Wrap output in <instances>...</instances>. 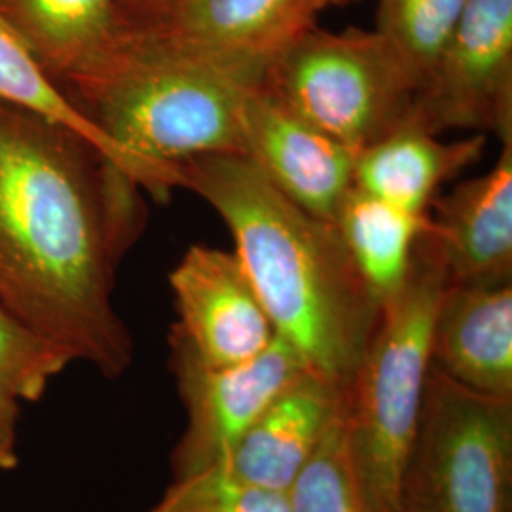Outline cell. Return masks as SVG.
<instances>
[{
    "label": "cell",
    "mask_w": 512,
    "mask_h": 512,
    "mask_svg": "<svg viewBox=\"0 0 512 512\" xmlns=\"http://www.w3.org/2000/svg\"><path fill=\"white\" fill-rule=\"evenodd\" d=\"M139 190L71 129L0 101V304L105 378L133 363L112 293Z\"/></svg>",
    "instance_id": "obj_1"
},
{
    "label": "cell",
    "mask_w": 512,
    "mask_h": 512,
    "mask_svg": "<svg viewBox=\"0 0 512 512\" xmlns=\"http://www.w3.org/2000/svg\"><path fill=\"white\" fill-rule=\"evenodd\" d=\"M179 169L183 188L228 226L275 336L308 372L344 389L378 323L380 302L336 226L283 196L245 156H198Z\"/></svg>",
    "instance_id": "obj_2"
},
{
    "label": "cell",
    "mask_w": 512,
    "mask_h": 512,
    "mask_svg": "<svg viewBox=\"0 0 512 512\" xmlns=\"http://www.w3.org/2000/svg\"><path fill=\"white\" fill-rule=\"evenodd\" d=\"M253 84L260 82L147 31L114 29L61 86L131 158L183 188L186 160L243 156L239 109Z\"/></svg>",
    "instance_id": "obj_3"
},
{
    "label": "cell",
    "mask_w": 512,
    "mask_h": 512,
    "mask_svg": "<svg viewBox=\"0 0 512 512\" xmlns=\"http://www.w3.org/2000/svg\"><path fill=\"white\" fill-rule=\"evenodd\" d=\"M448 283L416 243L403 287L380 306L344 387V423L366 490L380 512H401V482L431 368L433 329Z\"/></svg>",
    "instance_id": "obj_4"
},
{
    "label": "cell",
    "mask_w": 512,
    "mask_h": 512,
    "mask_svg": "<svg viewBox=\"0 0 512 512\" xmlns=\"http://www.w3.org/2000/svg\"><path fill=\"white\" fill-rule=\"evenodd\" d=\"M260 86L357 154L412 118L421 82L376 29L311 27L275 55Z\"/></svg>",
    "instance_id": "obj_5"
},
{
    "label": "cell",
    "mask_w": 512,
    "mask_h": 512,
    "mask_svg": "<svg viewBox=\"0 0 512 512\" xmlns=\"http://www.w3.org/2000/svg\"><path fill=\"white\" fill-rule=\"evenodd\" d=\"M401 512H512V399L473 391L431 363Z\"/></svg>",
    "instance_id": "obj_6"
},
{
    "label": "cell",
    "mask_w": 512,
    "mask_h": 512,
    "mask_svg": "<svg viewBox=\"0 0 512 512\" xmlns=\"http://www.w3.org/2000/svg\"><path fill=\"white\" fill-rule=\"evenodd\" d=\"M169 365L186 412L171 454L173 478L222 467L264 408L308 368L281 338L253 359L213 366L169 338Z\"/></svg>",
    "instance_id": "obj_7"
},
{
    "label": "cell",
    "mask_w": 512,
    "mask_h": 512,
    "mask_svg": "<svg viewBox=\"0 0 512 512\" xmlns=\"http://www.w3.org/2000/svg\"><path fill=\"white\" fill-rule=\"evenodd\" d=\"M420 126L512 139V0H467L414 101Z\"/></svg>",
    "instance_id": "obj_8"
},
{
    "label": "cell",
    "mask_w": 512,
    "mask_h": 512,
    "mask_svg": "<svg viewBox=\"0 0 512 512\" xmlns=\"http://www.w3.org/2000/svg\"><path fill=\"white\" fill-rule=\"evenodd\" d=\"M317 14L311 0H164L148 18L116 29L147 31L262 82L275 55L311 29Z\"/></svg>",
    "instance_id": "obj_9"
},
{
    "label": "cell",
    "mask_w": 512,
    "mask_h": 512,
    "mask_svg": "<svg viewBox=\"0 0 512 512\" xmlns=\"http://www.w3.org/2000/svg\"><path fill=\"white\" fill-rule=\"evenodd\" d=\"M177 323L169 338L207 365H236L256 357L275 338L238 256L192 245L169 274Z\"/></svg>",
    "instance_id": "obj_10"
},
{
    "label": "cell",
    "mask_w": 512,
    "mask_h": 512,
    "mask_svg": "<svg viewBox=\"0 0 512 512\" xmlns=\"http://www.w3.org/2000/svg\"><path fill=\"white\" fill-rule=\"evenodd\" d=\"M243 156L287 196L319 219H334L353 186L355 152L287 109L260 84L241 95Z\"/></svg>",
    "instance_id": "obj_11"
},
{
    "label": "cell",
    "mask_w": 512,
    "mask_h": 512,
    "mask_svg": "<svg viewBox=\"0 0 512 512\" xmlns=\"http://www.w3.org/2000/svg\"><path fill=\"white\" fill-rule=\"evenodd\" d=\"M433 215L421 232L448 287L511 283L512 139L503 141L494 167L433 200Z\"/></svg>",
    "instance_id": "obj_12"
},
{
    "label": "cell",
    "mask_w": 512,
    "mask_h": 512,
    "mask_svg": "<svg viewBox=\"0 0 512 512\" xmlns=\"http://www.w3.org/2000/svg\"><path fill=\"white\" fill-rule=\"evenodd\" d=\"M342 408L340 385L304 372L264 408L222 467L256 486L289 494Z\"/></svg>",
    "instance_id": "obj_13"
},
{
    "label": "cell",
    "mask_w": 512,
    "mask_h": 512,
    "mask_svg": "<svg viewBox=\"0 0 512 512\" xmlns=\"http://www.w3.org/2000/svg\"><path fill=\"white\" fill-rule=\"evenodd\" d=\"M431 361L458 384L512 399V283L446 287Z\"/></svg>",
    "instance_id": "obj_14"
},
{
    "label": "cell",
    "mask_w": 512,
    "mask_h": 512,
    "mask_svg": "<svg viewBox=\"0 0 512 512\" xmlns=\"http://www.w3.org/2000/svg\"><path fill=\"white\" fill-rule=\"evenodd\" d=\"M486 135L442 143L416 120L389 131L355 154L353 184L368 194L414 215H429L442 184L475 164Z\"/></svg>",
    "instance_id": "obj_15"
},
{
    "label": "cell",
    "mask_w": 512,
    "mask_h": 512,
    "mask_svg": "<svg viewBox=\"0 0 512 512\" xmlns=\"http://www.w3.org/2000/svg\"><path fill=\"white\" fill-rule=\"evenodd\" d=\"M0 101L29 110L61 128L71 129L120 167L141 190L156 200H167L173 188L167 177L131 158L109 135L92 122L61 86L42 69L16 27L0 12Z\"/></svg>",
    "instance_id": "obj_16"
},
{
    "label": "cell",
    "mask_w": 512,
    "mask_h": 512,
    "mask_svg": "<svg viewBox=\"0 0 512 512\" xmlns=\"http://www.w3.org/2000/svg\"><path fill=\"white\" fill-rule=\"evenodd\" d=\"M427 219L429 215L408 213L355 184L340 203L332 224L380 306L403 287Z\"/></svg>",
    "instance_id": "obj_17"
},
{
    "label": "cell",
    "mask_w": 512,
    "mask_h": 512,
    "mask_svg": "<svg viewBox=\"0 0 512 512\" xmlns=\"http://www.w3.org/2000/svg\"><path fill=\"white\" fill-rule=\"evenodd\" d=\"M114 4L116 0H0V12L61 86L109 40Z\"/></svg>",
    "instance_id": "obj_18"
},
{
    "label": "cell",
    "mask_w": 512,
    "mask_h": 512,
    "mask_svg": "<svg viewBox=\"0 0 512 512\" xmlns=\"http://www.w3.org/2000/svg\"><path fill=\"white\" fill-rule=\"evenodd\" d=\"M289 503L291 512H380L353 456L344 408L327 439L294 480Z\"/></svg>",
    "instance_id": "obj_19"
},
{
    "label": "cell",
    "mask_w": 512,
    "mask_h": 512,
    "mask_svg": "<svg viewBox=\"0 0 512 512\" xmlns=\"http://www.w3.org/2000/svg\"><path fill=\"white\" fill-rule=\"evenodd\" d=\"M465 2L467 0H378L376 31L397 50L423 84Z\"/></svg>",
    "instance_id": "obj_20"
},
{
    "label": "cell",
    "mask_w": 512,
    "mask_h": 512,
    "mask_svg": "<svg viewBox=\"0 0 512 512\" xmlns=\"http://www.w3.org/2000/svg\"><path fill=\"white\" fill-rule=\"evenodd\" d=\"M74 363L69 351L0 304V387L19 403H37Z\"/></svg>",
    "instance_id": "obj_21"
},
{
    "label": "cell",
    "mask_w": 512,
    "mask_h": 512,
    "mask_svg": "<svg viewBox=\"0 0 512 512\" xmlns=\"http://www.w3.org/2000/svg\"><path fill=\"white\" fill-rule=\"evenodd\" d=\"M148 512H291L289 494L256 486L224 467L173 478Z\"/></svg>",
    "instance_id": "obj_22"
},
{
    "label": "cell",
    "mask_w": 512,
    "mask_h": 512,
    "mask_svg": "<svg viewBox=\"0 0 512 512\" xmlns=\"http://www.w3.org/2000/svg\"><path fill=\"white\" fill-rule=\"evenodd\" d=\"M19 401L0 387V473L18 467Z\"/></svg>",
    "instance_id": "obj_23"
},
{
    "label": "cell",
    "mask_w": 512,
    "mask_h": 512,
    "mask_svg": "<svg viewBox=\"0 0 512 512\" xmlns=\"http://www.w3.org/2000/svg\"><path fill=\"white\" fill-rule=\"evenodd\" d=\"M162 2L164 0H116V4H114V29L143 21Z\"/></svg>",
    "instance_id": "obj_24"
},
{
    "label": "cell",
    "mask_w": 512,
    "mask_h": 512,
    "mask_svg": "<svg viewBox=\"0 0 512 512\" xmlns=\"http://www.w3.org/2000/svg\"><path fill=\"white\" fill-rule=\"evenodd\" d=\"M348 2H353V0H311L313 8H315L317 12L327 10L330 6H342V4H348Z\"/></svg>",
    "instance_id": "obj_25"
}]
</instances>
